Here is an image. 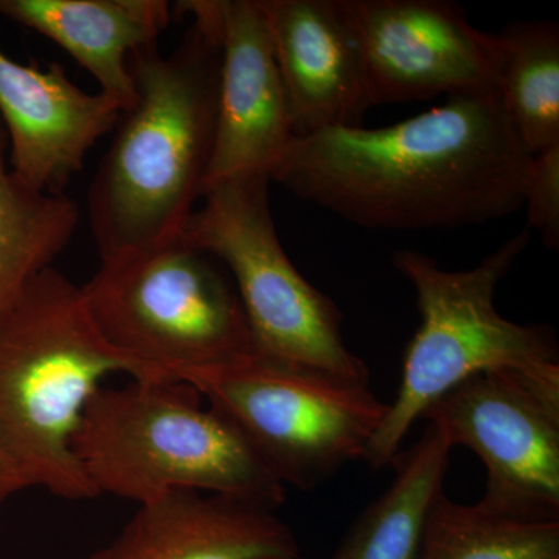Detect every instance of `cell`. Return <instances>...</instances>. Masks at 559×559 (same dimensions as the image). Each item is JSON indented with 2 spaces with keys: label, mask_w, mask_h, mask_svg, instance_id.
Instances as JSON below:
<instances>
[{
  "label": "cell",
  "mask_w": 559,
  "mask_h": 559,
  "mask_svg": "<svg viewBox=\"0 0 559 559\" xmlns=\"http://www.w3.org/2000/svg\"><path fill=\"white\" fill-rule=\"evenodd\" d=\"M530 159L498 92H477L390 127L294 138L271 180L364 229H457L521 210Z\"/></svg>",
  "instance_id": "1"
},
{
  "label": "cell",
  "mask_w": 559,
  "mask_h": 559,
  "mask_svg": "<svg viewBox=\"0 0 559 559\" xmlns=\"http://www.w3.org/2000/svg\"><path fill=\"white\" fill-rule=\"evenodd\" d=\"M191 24L178 46L132 51L135 102L87 190L102 261L179 240L204 194L218 121L221 47L210 0L176 3Z\"/></svg>",
  "instance_id": "2"
},
{
  "label": "cell",
  "mask_w": 559,
  "mask_h": 559,
  "mask_svg": "<svg viewBox=\"0 0 559 559\" xmlns=\"http://www.w3.org/2000/svg\"><path fill=\"white\" fill-rule=\"evenodd\" d=\"M157 380L109 347L81 288L49 267L0 320V454L28 488L97 498L76 459V433L109 374Z\"/></svg>",
  "instance_id": "3"
},
{
  "label": "cell",
  "mask_w": 559,
  "mask_h": 559,
  "mask_svg": "<svg viewBox=\"0 0 559 559\" xmlns=\"http://www.w3.org/2000/svg\"><path fill=\"white\" fill-rule=\"evenodd\" d=\"M76 459L97 496L142 503L180 489L277 510L286 487L200 392L182 380H131L92 396Z\"/></svg>",
  "instance_id": "4"
},
{
  "label": "cell",
  "mask_w": 559,
  "mask_h": 559,
  "mask_svg": "<svg viewBox=\"0 0 559 559\" xmlns=\"http://www.w3.org/2000/svg\"><path fill=\"white\" fill-rule=\"evenodd\" d=\"M530 240L532 231L525 227L465 271L443 270L418 250L393 253V266L415 290L421 320L404 353L399 393L364 454L371 469L392 465L417 419L440 396L476 374L514 371L559 393L554 333L513 322L496 310V289Z\"/></svg>",
  "instance_id": "5"
},
{
  "label": "cell",
  "mask_w": 559,
  "mask_h": 559,
  "mask_svg": "<svg viewBox=\"0 0 559 559\" xmlns=\"http://www.w3.org/2000/svg\"><path fill=\"white\" fill-rule=\"evenodd\" d=\"M80 288L106 344L157 380H180L253 355L230 275L183 237L102 261Z\"/></svg>",
  "instance_id": "6"
},
{
  "label": "cell",
  "mask_w": 559,
  "mask_h": 559,
  "mask_svg": "<svg viewBox=\"0 0 559 559\" xmlns=\"http://www.w3.org/2000/svg\"><path fill=\"white\" fill-rule=\"evenodd\" d=\"M271 182L267 175H242L210 187L183 240L229 271L253 355L369 382V369L345 342L340 308L283 249L271 212Z\"/></svg>",
  "instance_id": "7"
},
{
  "label": "cell",
  "mask_w": 559,
  "mask_h": 559,
  "mask_svg": "<svg viewBox=\"0 0 559 559\" xmlns=\"http://www.w3.org/2000/svg\"><path fill=\"white\" fill-rule=\"evenodd\" d=\"M180 380L234 423L283 487L307 491L362 460L388 412L369 382L257 355Z\"/></svg>",
  "instance_id": "8"
},
{
  "label": "cell",
  "mask_w": 559,
  "mask_h": 559,
  "mask_svg": "<svg viewBox=\"0 0 559 559\" xmlns=\"http://www.w3.org/2000/svg\"><path fill=\"white\" fill-rule=\"evenodd\" d=\"M423 418L484 462L485 509L559 521V393L514 371H488L444 393Z\"/></svg>",
  "instance_id": "9"
},
{
  "label": "cell",
  "mask_w": 559,
  "mask_h": 559,
  "mask_svg": "<svg viewBox=\"0 0 559 559\" xmlns=\"http://www.w3.org/2000/svg\"><path fill=\"white\" fill-rule=\"evenodd\" d=\"M371 108L496 92L499 44L450 0H340Z\"/></svg>",
  "instance_id": "10"
},
{
  "label": "cell",
  "mask_w": 559,
  "mask_h": 559,
  "mask_svg": "<svg viewBox=\"0 0 559 559\" xmlns=\"http://www.w3.org/2000/svg\"><path fill=\"white\" fill-rule=\"evenodd\" d=\"M221 47L218 121L205 190L242 175L271 178L293 142L288 100L260 0H210Z\"/></svg>",
  "instance_id": "11"
},
{
  "label": "cell",
  "mask_w": 559,
  "mask_h": 559,
  "mask_svg": "<svg viewBox=\"0 0 559 559\" xmlns=\"http://www.w3.org/2000/svg\"><path fill=\"white\" fill-rule=\"evenodd\" d=\"M123 112L109 97L81 90L61 64L33 68L0 47V121L9 165L32 189L66 194L92 146L114 131Z\"/></svg>",
  "instance_id": "12"
},
{
  "label": "cell",
  "mask_w": 559,
  "mask_h": 559,
  "mask_svg": "<svg viewBox=\"0 0 559 559\" xmlns=\"http://www.w3.org/2000/svg\"><path fill=\"white\" fill-rule=\"evenodd\" d=\"M294 138L362 127L371 109L340 0H260Z\"/></svg>",
  "instance_id": "13"
},
{
  "label": "cell",
  "mask_w": 559,
  "mask_h": 559,
  "mask_svg": "<svg viewBox=\"0 0 559 559\" xmlns=\"http://www.w3.org/2000/svg\"><path fill=\"white\" fill-rule=\"evenodd\" d=\"M275 511L231 496L180 489L142 503L87 559H301Z\"/></svg>",
  "instance_id": "14"
},
{
  "label": "cell",
  "mask_w": 559,
  "mask_h": 559,
  "mask_svg": "<svg viewBox=\"0 0 559 559\" xmlns=\"http://www.w3.org/2000/svg\"><path fill=\"white\" fill-rule=\"evenodd\" d=\"M0 16L53 40L127 110L135 102L130 55L157 43L171 7L165 0H0Z\"/></svg>",
  "instance_id": "15"
},
{
  "label": "cell",
  "mask_w": 559,
  "mask_h": 559,
  "mask_svg": "<svg viewBox=\"0 0 559 559\" xmlns=\"http://www.w3.org/2000/svg\"><path fill=\"white\" fill-rule=\"evenodd\" d=\"M452 448L436 426L400 452L396 476L345 533L331 559H418L423 530L433 502L443 492Z\"/></svg>",
  "instance_id": "16"
},
{
  "label": "cell",
  "mask_w": 559,
  "mask_h": 559,
  "mask_svg": "<svg viewBox=\"0 0 559 559\" xmlns=\"http://www.w3.org/2000/svg\"><path fill=\"white\" fill-rule=\"evenodd\" d=\"M80 216L79 204L68 194L35 190L16 178L0 121V320L68 248Z\"/></svg>",
  "instance_id": "17"
},
{
  "label": "cell",
  "mask_w": 559,
  "mask_h": 559,
  "mask_svg": "<svg viewBox=\"0 0 559 559\" xmlns=\"http://www.w3.org/2000/svg\"><path fill=\"white\" fill-rule=\"evenodd\" d=\"M499 100L530 154L559 145V27L516 21L496 32Z\"/></svg>",
  "instance_id": "18"
},
{
  "label": "cell",
  "mask_w": 559,
  "mask_h": 559,
  "mask_svg": "<svg viewBox=\"0 0 559 559\" xmlns=\"http://www.w3.org/2000/svg\"><path fill=\"white\" fill-rule=\"evenodd\" d=\"M418 559H559V521L514 520L441 492L426 520Z\"/></svg>",
  "instance_id": "19"
},
{
  "label": "cell",
  "mask_w": 559,
  "mask_h": 559,
  "mask_svg": "<svg viewBox=\"0 0 559 559\" xmlns=\"http://www.w3.org/2000/svg\"><path fill=\"white\" fill-rule=\"evenodd\" d=\"M522 209L527 229L538 231L547 249H559V145L533 154L524 180Z\"/></svg>",
  "instance_id": "20"
},
{
  "label": "cell",
  "mask_w": 559,
  "mask_h": 559,
  "mask_svg": "<svg viewBox=\"0 0 559 559\" xmlns=\"http://www.w3.org/2000/svg\"><path fill=\"white\" fill-rule=\"evenodd\" d=\"M28 485L22 479L17 469L0 454V507L7 502V500L16 496L17 492L27 489Z\"/></svg>",
  "instance_id": "21"
}]
</instances>
